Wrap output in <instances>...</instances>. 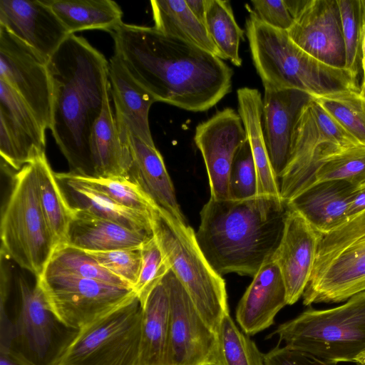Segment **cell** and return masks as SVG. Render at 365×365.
I'll return each mask as SVG.
<instances>
[{
  "label": "cell",
  "mask_w": 365,
  "mask_h": 365,
  "mask_svg": "<svg viewBox=\"0 0 365 365\" xmlns=\"http://www.w3.org/2000/svg\"><path fill=\"white\" fill-rule=\"evenodd\" d=\"M361 2V1H360ZM361 39H360V50H361V65L362 69V81L360 86V93L365 96V13L361 7Z\"/></svg>",
  "instance_id": "obj_47"
},
{
  "label": "cell",
  "mask_w": 365,
  "mask_h": 365,
  "mask_svg": "<svg viewBox=\"0 0 365 365\" xmlns=\"http://www.w3.org/2000/svg\"><path fill=\"white\" fill-rule=\"evenodd\" d=\"M151 225L170 269L182 284L200 314L216 332L229 313L226 284L222 275L210 264L186 222L156 206L151 211Z\"/></svg>",
  "instance_id": "obj_6"
},
{
  "label": "cell",
  "mask_w": 365,
  "mask_h": 365,
  "mask_svg": "<svg viewBox=\"0 0 365 365\" xmlns=\"http://www.w3.org/2000/svg\"><path fill=\"white\" fill-rule=\"evenodd\" d=\"M356 190L343 180L316 182L289 200L288 205L323 235L349 220V206Z\"/></svg>",
  "instance_id": "obj_23"
},
{
  "label": "cell",
  "mask_w": 365,
  "mask_h": 365,
  "mask_svg": "<svg viewBox=\"0 0 365 365\" xmlns=\"http://www.w3.org/2000/svg\"><path fill=\"white\" fill-rule=\"evenodd\" d=\"M365 291V211L321 235L303 304L339 303Z\"/></svg>",
  "instance_id": "obj_9"
},
{
  "label": "cell",
  "mask_w": 365,
  "mask_h": 365,
  "mask_svg": "<svg viewBox=\"0 0 365 365\" xmlns=\"http://www.w3.org/2000/svg\"><path fill=\"white\" fill-rule=\"evenodd\" d=\"M0 111L7 115L43 149L46 130L24 99L6 82L0 80Z\"/></svg>",
  "instance_id": "obj_40"
},
{
  "label": "cell",
  "mask_w": 365,
  "mask_h": 365,
  "mask_svg": "<svg viewBox=\"0 0 365 365\" xmlns=\"http://www.w3.org/2000/svg\"><path fill=\"white\" fill-rule=\"evenodd\" d=\"M287 31L292 41L316 59L345 68V48L336 0H302Z\"/></svg>",
  "instance_id": "obj_16"
},
{
  "label": "cell",
  "mask_w": 365,
  "mask_h": 365,
  "mask_svg": "<svg viewBox=\"0 0 365 365\" xmlns=\"http://www.w3.org/2000/svg\"><path fill=\"white\" fill-rule=\"evenodd\" d=\"M118 130L128 145L131 158L128 176L157 206L186 222L163 158L155 145L145 143L125 130L118 128Z\"/></svg>",
  "instance_id": "obj_21"
},
{
  "label": "cell",
  "mask_w": 365,
  "mask_h": 365,
  "mask_svg": "<svg viewBox=\"0 0 365 365\" xmlns=\"http://www.w3.org/2000/svg\"><path fill=\"white\" fill-rule=\"evenodd\" d=\"M110 33L114 54L156 102L202 112L231 91L233 71L212 53L154 27L123 22Z\"/></svg>",
  "instance_id": "obj_1"
},
{
  "label": "cell",
  "mask_w": 365,
  "mask_h": 365,
  "mask_svg": "<svg viewBox=\"0 0 365 365\" xmlns=\"http://www.w3.org/2000/svg\"><path fill=\"white\" fill-rule=\"evenodd\" d=\"M0 365H31L9 350L0 348Z\"/></svg>",
  "instance_id": "obj_49"
},
{
  "label": "cell",
  "mask_w": 365,
  "mask_h": 365,
  "mask_svg": "<svg viewBox=\"0 0 365 365\" xmlns=\"http://www.w3.org/2000/svg\"><path fill=\"white\" fill-rule=\"evenodd\" d=\"M162 282L169 300L168 365H215L216 332L170 269Z\"/></svg>",
  "instance_id": "obj_13"
},
{
  "label": "cell",
  "mask_w": 365,
  "mask_h": 365,
  "mask_svg": "<svg viewBox=\"0 0 365 365\" xmlns=\"http://www.w3.org/2000/svg\"><path fill=\"white\" fill-rule=\"evenodd\" d=\"M31 163L34 165L41 209L58 245L65 244L73 210L68 205L56 173L43 153Z\"/></svg>",
  "instance_id": "obj_31"
},
{
  "label": "cell",
  "mask_w": 365,
  "mask_h": 365,
  "mask_svg": "<svg viewBox=\"0 0 365 365\" xmlns=\"http://www.w3.org/2000/svg\"><path fill=\"white\" fill-rule=\"evenodd\" d=\"M56 176L71 208L111 220L134 231L153 235L151 212L122 206L80 181L70 172L58 173Z\"/></svg>",
  "instance_id": "obj_25"
},
{
  "label": "cell",
  "mask_w": 365,
  "mask_h": 365,
  "mask_svg": "<svg viewBox=\"0 0 365 365\" xmlns=\"http://www.w3.org/2000/svg\"><path fill=\"white\" fill-rule=\"evenodd\" d=\"M263 86L262 125L264 138L272 170L279 179L289 162L296 120L310 96L294 88Z\"/></svg>",
  "instance_id": "obj_19"
},
{
  "label": "cell",
  "mask_w": 365,
  "mask_h": 365,
  "mask_svg": "<svg viewBox=\"0 0 365 365\" xmlns=\"http://www.w3.org/2000/svg\"><path fill=\"white\" fill-rule=\"evenodd\" d=\"M310 97L359 143L365 145V96L344 89Z\"/></svg>",
  "instance_id": "obj_32"
},
{
  "label": "cell",
  "mask_w": 365,
  "mask_h": 365,
  "mask_svg": "<svg viewBox=\"0 0 365 365\" xmlns=\"http://www.w3.org/2000/svg\"><path fill=\"white\" fill-rule=\"evenodd\" d=\"M345 48V68L358 76L361 61V9L360 0H336Z\"/></svg>",
  "instance_id": "obj_41"
},
{
  "label": "cell",
  "mask_w": 365,
  "mask_h": 365,
  "mask_svg": "<svg viewBox=\"0 0 365 365\" xmlns=\"http://www.w3.org/2000/svg\"><path fill=\"white\" fill-rule=\"evenodd\" d=\"M47 62L0 26V80L24 99L46 130L50 126L52 96Z\"/></svg>",
  "instance_id": "obj_14"
},
{
  "label": "cell",
  "mask_w": 365,
  "mask_h": 365,
  "mask_svg": "<svg viewBox=\"0 0 365 365\" xmlns=\"http://www.w3.org/2000/svg\"><path fill=\"white\" fill-rule=\"evenodd\" d=\"M0 26L46 61L71 35L43 0H0Z\"/></svg>",
  "instance_id": "obj_17"
},
{
  "label": "cell",
  "mask_w": 365,
  "mask_h": 365,
  "mask_svg": "<svg viewBox=\"0 0 365 365\" xmlns=\"http://www.w3.org/2000/svg\"><path fill=\"white\" fill-rule=\"evenodd\" d=\"M354 362L356 365H365V350L361 352L354 359Z\"/></svg>",
  "instance_id": "obj_50"
},
{
  "label": "cell",
  "mask_w": 365,
  "mask_h": 365,
  "mask_svg": "<svg viewBox=\"0 0 365 365\" xmlns=\"http://www.w3.org/2000/svg\"><path fill=\"white\" fill-rule=\"evenodd\" d=\"M287 304L282 274L271 260L253 277L237 307L236 320L245 334L253 335L272 325L277 314Z\"/></svg>",
  "instance_id": "obj_20"
},
{
  "label": "cell",
  "mask_w": 365,
  "mask_h": 365,
  "mask_svg": "<svg viewBox=\"0 0 365 365\" xmlns=\"http://www.w3.org/2000/svg\"><path fill=\"white\" fill-rule=\"evenodd\" d=\"M315 180H343L356 190L365 187V145L346 149L324 160L316 172Z\"/></svg>",
  "instance_id": "obj_38"
},
{
  "label": "cell",
  "mask_w": 365,
  "mask_h": 365,
  "mask_svg": "<svg viewBox=\"0 0 365 365\" xmlns=\"http://www.w3.org/2000/svg\"><path fill=\"white\" fill-rule=\"evenodd\" d=\"M44 152L26 132L0 111V154L5 163L19 171Z\"/></svg>",
  "instance_id": "obj_37"
},
{
  "label": "cell",
  "mask_w": 365,
  "mask_h": 365,
  "mask_svg": "<svg viewBox=\"0 0 365 365\" xmlns=\"http://www.w3.org/2000/svg\"><path fill=\"white\" fill-rule=\"evenodd\" d=\"M360 1H361V7L365 13V0H360Z\"/></svg>",
  "instance_id": "obj_51"
},
{
  "label": "cell",
  "mask_w": 365,
  "mask_h": 365,
  "mask_svg": "<svg viewBox=\"0 0 365 365\" xmlns=\"http://www.w3.org/2000/svg\"><path fill=\"white\" fill-rule=\"evenodd\" d=\"M359 145L310 97L294 124L289 162L279 179L281 197L289 201L295 197L316 182V172L324 160Z\"/></svg>",
  "instance_id": "obj_10"
},
{
  "label": "cell",
  "mask_w": 365,
  "mask_h": 365,
  "mask_svg": "<svg viewBox=\"0 0 365 365\" xmlns=\"http://www.w3.org/2000/svg\"><path fill=\"white\" fill-rule=\"evenodd\" d=\"M215 365H265L264 355L227 314L217 331Z\"/></svg>",
  "instance_id": "obj_34"
},
{
  "label": "cell",
  "mask_w": 365,
  "mask_h": 365,
  "mask_svg": "<svg viewBox=\"0 0 365 365\" xmlns=\"http://www.w3.org/2000/svg\"><path fill=\"white\" fill-rule=\"evenodd\" d=\"M91 151L95 176H128L131 158L128 145L119 133L110 103V92L93 128Z\"/></svg>",
  "instance_id": "obj_27"
},
{
  "label": "cell",
  "mask_w": 365,
  "mask_h": 365,
  "mask_svg": "<svg viewBox=\"0 0 365 365\" xmlns=\"http://www.w3.org/2000/svg\"><path fill=\"white\" fill-rule=\"evenodd\" d=\"M273 334L289 349L336 363L354 362L365 350V291L334 308H309Z\"/></svg>",
  "instance_id": "obj_7"
},
{
  "label": "cell",
  "mask_w": 365,
  "mask_h": 365,
  "mask_svg": "<svg viewBox=\"0 0 365 365\" xmlns=\"http://www.w3.org/2000/svg\"><path fill=\"white\" fill-rule=\"evenodd\" d=\"M290 208L280 196L235 200L212 197L200 211L197 243L220 275L254 277L272 260L283 237Z\"/></svg>",
  "instance_id": "obj_3"
},
{
  "label": "cell",
  "mask_w": 365,
  "mask_h": 365,
  "mask_svg": "<svg viewBox=\"0 0 365 365\" xmlns=\"http://www.w3.org/2000/svg\"><path fill=\"white\" fill-rule=\"evenodd\" d=\"M14 283L12 306L0 304V348L31 365H58L79 330L56 317L36 279L18 274Z\"/></svg>",
  "instance_id": "obj_5"
},
{
  "label": "cell",
  "mask_w": 365,
  "mask_h": 365,
  "mask_svg": "<svg viewBox=\"0 0 365 365\" xmlns=\"http://www.w3.org/2000/svg\"><path fill=\"white\" fill-rule=\"evenodd\" d=\"M230 199L240 200L258 195L257 173L247 140L236 152L229 175Z\"/></svg>",
  "instance_id": "obj_39"
},
{
  "label": "cell",
  "mask_w": 365,
  "mask_h": 365,
  "mask_svg": "<svg viewBox=\"0 0 365 365\" xmlns=\"http://www.w3.org/2000/svg\"><path fill=\"white\" fill-rule=\"evenodd\" d=\"M193 14L205 25L207 0H185Z\"/></svg>",
  "instance_id": "obj_48"
},
{
  "label": "cell",
  "mask_w": 365,
  "mask_h": 365,
  "mask_svg": "<svg viewBox=\"0 0 365 365\" xmlns=\"http://www.w3.org/2000/svg\"><path fill=\"white\" fill-rule=\"evenodd\" d=\"M44 270L73 274L133 288L125 281L98 264L86 251L66 244L60 245L56 247Z\"/></svg>",
  "instance_id": "obj_35"
},
{
  "label": "cell",
  "mask_w": 365,
  "mask_h": 365,
  "mask_svg": "<svg viewBox=\"0 0 365 365\" xmlns=\"http://www.w3.org/2000/svg\"><path fill=\"white\" fill-rule=\"evenodd\" d=\"M86 252L98 264L125 281L131 287H135L142 264L140 248Z\"/></svg>",
  "instance_id": "obj_43"
},
{
  "label": "cell",
  "mask_w": 365,
  "mask_h": 365,
  "mask_svg": "<svg viewBox=\"0 0 365 365\" xmlns=\"http://www.w3.org/2000/svg\"><path fill=\"white\" fill-rule=\"evenodd\" d=\"M365 211V187L356 190L349 206V220Z\"/></svg>",
  "instance_id": "obj_46"
},
{
  "label": "cell",
  "mask_w": 365,
  "mask_h": 365,
  "mask_svg": "<svg viewBox=\"0 0 365 365\" xmlns=\"http://www.w3.org/2000/svg\"><path fill=\"white\" fill-rule=\"evenodd\" d=\"M205 26L224 59L240 66L239 46L244 31L237 24L228 1L207 0Z\"/></svg>",
  "instance_id": "obj_33"
},
{
  "label": "cell",
  "mask_w": 365,
  "mask_h": 365,
  "mask_svg": "<svg viewBox=\"0 0 365 365\" xmlns=\"http://www.w3.org/2000/svg\"><path fill=\"white\" fill-rule=\"evenodd\" d=\"M140 250L141 268L133 289L143 307L150 292L162 281L170 267L154 235L143 243Z\"/></svg>",
  "instance_id": "obj_42"
},
{
  "label": "cell",
  "mask_w": 365,
  "mask_h": 365,
  "mask_svg": "<svg viewBox=\"0 0 365 365\" xmlns=\"http://www.w3.org/2000/svg\"><path fill=\"white\" fill-rule=\"evenodd\" d=\"M72 174L80 181L125 207L150 213L157 206L128 176L98 177Z\"/></svg>",
  "instance_id": "obj_36"
},
{
  "label": "cell",
  "mask_w": 365,
  "mask_h": 365,
  "mask_svg": "<svg viewBox=\"0 0 365 365\" xmlns=\"http://www.w3.org/2000/svg\"><path fill=\"white\" fill-rule=\"evenodd\" d=\"M248 9L247 37L263 86L298 89L309 96L360 90L356 75L316 59L296 45L287 31L268 26Z\"/></svg>",
  "instance_id": "obj_4"
},
{
  "label": "cell",
  "mask_w": 365,
  "mask_h": 365,
  "mask_svg": "<svg viewBox=\"0 0 365 365\" xmlns=\"http://www.w3.org/2000/svg\"><path fill=\"white\" fill-rule=\"evenodd\" d=\"M13 180L1 212V253L38 278L58 245L41 209L32 163Z\"/></svg>",
  "instance_id": "obj_8"
},
{
  "label": "cell",
  "mask_w": 365,
  "mask_h": 365,
  "mask_svg": "<svg viewBox=\"0 0 365 365\" xmlns=\"http://www.w3.org/2000/svg\"><path fill=\"white\" fill-rule=\"evenodd\" d=\"M337 364L285 346H277L264 354L265 365H337Z\"/></svg>",
  "instance_id": "obj_45"
},
{
  "label": "cell",
  "mask_w": 365,
  "mask_h": 365,
  "mask_svg": "<svg viewBox=\"0 0 365 365\" xmlns=\"http://www.w3.org/2000/svg\"><path fill=\"white\" fill-rule=\"evenodd\" d=\"M47 302L67 327L80 330L136 297L133 288L44 270L36 278Z\"/></svg>",
  "instance_id": "obj_12"
},
{
  "label": "cell",
  "mask_w": 365,
  "mask_h": 365,
  "mask_svg": "<svg viewBox=\"0 0 365 365\" xmlns=\"http://www.w3.org/2000/svg\"><path fill=\"white\" fill-rule=\"evenodd\" d=\"M150 6L156 30L224 59L205 25L193 14L185 1L152 0Z\"/></svg>",
  "instance_id": "obj_29"
},
{
  "label": "cell",
  "mask_w": 365,
  "mask_h": 365,
  "mask_svg": "<svg viewBox=\"0 0 365 365\" xmlns=\"http://www.w3.org/2000/svg\"><path fill=\"white\" fill-rule=\"evenodd\" d=\"M252 4L256 16L268 26L285 31L292 27L294 19L284 0H254Z\"/></svg>",
  "instance_id": "obj_44"
},
{
  "label": "cell",
  "mask_w": 365,
  "mask_h": 365,
  "mask_svg": "<svg viewBox=\"0 0 365 365\" xmlns=\"http://www.w3.org/2000/svg\"><path fill=\"white\" fill-rule=\"evenodd\" d=\"M246 140L242 119L230 108L217 111L196 126L194 141L205 164L210 197L230 199L231 165L236 152Z\"/></svg>",
  "instance_id": "obj_15"
},
{
  "label": "cell",
  "mask_w": 365,
  "mask_h": 365,
  "mask_svg": "<svg viewBox=\"0 0 365 365\" xmlns=\"http://www.w3.org/2000/svg\"><path fill=\"white\" fill-rule=\"evenodd\" d=\"M169 300L162 281L143 306L140 365H168Z\"/></svg>",
  "instance_id": "obj_28"
},
{
  "label": "cell",
  "mask_w": 365,
  "mask_h": 365,
  "mask_svg": "<svg viewBox=\"0 0 365 365\" xmlns=\"http://www.w3.org/2000/svg\"><path fill=\"white\" fill-rule=\"evenodd\" d=\"M73 210L65 242L69 246L84 251L140 248L153 237V235L132 230L86 211Z\"/></svg>",
  "instance_id": "obj_24"
},
{
  "label": "cell",
  "mask_w": 365,
  "mask_h": 365,
  "mask_svg": "<svg viewBox=\"0 0 365 365\" xmlns=\"http://www.w3.org/2000/svg\"><path fill=\"white\" fill-rule=\"evenodd\" d=\"M142 318L136 296L80 329L58 365H140Z\"/></svg>",
  "instance_id": "obj_11"
},
{
  "label": "cell",
  "mask_w": 365,
  "mask_h": 365,
  "mask_svg": "<svg viewBox=\"0 0 365 365\" xmlns=\"http://www.w3.org/2000/svg\"><path fill=\"white\" fill-rule=\"evenodd\" d=\"M237 96L238 113L257 170L258 195L280 196L279 181L272 170L264 138L261 94L256 88L244 87L237 90Z\"/></svg>",
  "instance_id": "obj_26"
},
{
  "label": "cell",
  "mask_w": 365,
  "mask_h": 365,
  "mask_svg": "<svg viewBox=\"0 0 365 365\" xmlns=\"http://www.w3.org/2000/svg\"><path fill=\"white\" fill-rule=\"evenodd\" d=\"M321 235L298 212L290 209L284 234L273 261L282 274L287 304L296 303L306 289Z\"/></svg>",
  "instance_id": "obj_18"
},
{
  "label": "cell",
  "mask_w": 365,
  "mask_h": 365,
  "mask_svg": "<svg viewBox=\"0 0 365 365\" xmlns=\"http://www.w3.org/2000/svg\"><path fill=\"white\" fill-rule=\"evenodd\" d=\"M108 64L85 38L70 35L47 62L51 83V130L70 173L95 176L93 125L110 92Z\"/></svg>",
  "instance_id": "obj_2"
},
{
  "label": "cell",
  "mask_w": 365,
  "mask_h": 365,
  "mask_svg": "<svg viewBox=\"0 0 365 365\" xmlns=\"http://www.w3.org/2000/svg\"><path fill=\"white\" fill-rule=\"evenodd\" d=\"M108 80L118 128L155 145L148 120L155 99L133 78L115 54L109 61Z\"/></svg>",
  "instance_id": "obj_22"
},
{
  "label": "cell",
  "mask_w": 365,
  "mask_h": 365,
  "mask_svg": "<svg viewBox=\"0 0 365 365\" xmlns=\"http://www.w3.org/2000/svg\"><path fill=\"white\" fill-rule=\"evenodd\" d=\"M70 34L86 30L110 32L122 21L120 6L112 0H43Z\"/></svg>",
  "instance_id": "obj_30"
}]
</instances>
